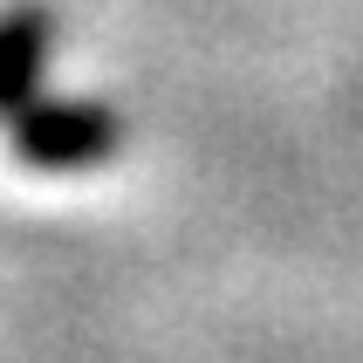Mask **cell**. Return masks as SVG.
Returning <instances> with one entry per match:
<instances>
[{"instance_id": "6da1fadb", "label": "cell", "mask_w": 363, "mask_h": 363, "mask_svg": "<svg viewBox=\"0 0 363 363\" xmlns=\"http://www.w3.org/2000/svg\"><path fill=\"white\" fill-rule=\"evenodd\" d=\"M41 48H48V14L21 7L0 14V130L28 164H89L117 144V123L103 110H48L35 89Z\"/></svg>"}]
</instances>
